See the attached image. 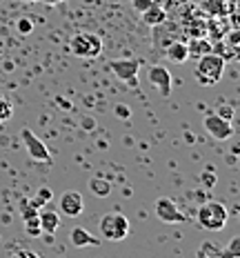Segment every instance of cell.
I'll list each match as a JSON object with an SVG mask.
<instances>
[{"label":"cell","instance_id":"cell-12","mask_svg":"<svg viewBox=\"0 0 240 258\" xmlns=\"http://www.w3.org/2000/svg\"><path fill=\"white\" fill-rule=\"evenodd\" d=\"M38 218H40V227H42V234L47 236H53L60 227V216L51 209H45V212H38Z\"/></svg>","mask_w":240,"mask_h":258},{"label":"cell","instance_id":"cell-33","mask_svg":"<svg viewBox=\"0 0 240 258\" xmlns=\"http://www.w3.org/2000/svg\"><path fill=\"white\" fill-rule=\"evenodd\" d=\"M25 3H38V0H25Z\"/></svg>","mask_w":240,"mask_h":258},{"label":"cell","instance_id":"cell-25","mask_svg":"<svg viewBox=\"0 0 240 258\" xmlns=\"http://www.w3.org/2000/svg\"><path fill=\"white\" fill-rule=\"evenodd\" d=\"M216 114L220 116V118H225V120H231L233 114H236V109H233L231 105H220V107H218V111H216Z\"/></svg>","mask_w":240,"mask_h":258},{"label":"cell","instance_id":"cell-13","mask_svg":"<svg viewBox=\"0 0 240 258\" xmlns=\"http://www.w3.org/2000/svg\"><path fill=\"white\" fill-rule=\"evenodd\" d=\"M211 40H207L205 36H198V38H191L187 42V53H189V58H200L205 53H211Z\"/></svg>","mask_w":240,"mask_h":258},{"label":"cell","instance_id":"cell-19","mask_svg":"<svg viewBox=\"0 0 240 258\" xmlns=\"http://www.w3.org/2000/svg\"><path fill=\"white\" fill-rule=\"evenodd\" d=\"M198 256H205V258H222V256H225V249H222V247H218V245H213V243H205L198 249Z\"/></svg>","mask_w":240,"mask_h":258},{"label":"cell","instance_id":"cell-26","mask_svg":"<svg viewBox=\"0 0 240 258\" xmlns=\"http://www.w3.org/2000/svg\"><path fill=\"white\" fill-rule=\"evenodd\" d=\"M18 31H20V34H31V31H34V23H31V20L29 18H20L18 20Z\"/></svg>","mask_w":240,"mask_h":258},{"label":"cell","instance_id":"cell-10","mask_svg":"<svg viewBox=\"0 0 240 258\" xmlns=\"http://www.w3.org/2000/svg\"><path fill=\"white\" fill-rule=\"evenodd\" d=\"M60 212L65 214V216H80L85 209V201H83V194L80 191H65L60 196Z\"/></svg>","mask_w":240,"mask_h":258},{"label":"cell","instance_id":"cell-20","mask_svg":"<svg viewBox=\"0 0 240 258\" xmlns=\"http://www.w3.org/2000/svg\"><path fill=\"white\" fill-rule=\"evenodd\" d=\"M189 27H191V29H187V31H189L191 38H198V36H207V29H209V25H207L205 20H191Z\"/></svg>","mask_w":240,"mask_h":258},{"label":"cell","instance_id":"cell-2","mask_svg":"<svg viewBox=\"0 0 240 258\" xmlns=\"http://www.w3.org/2000/svg\"><path fill=\"white\" fill-rule=\"evenodd\" d=\"M229 220V212L222 203L218 201H205L198 209V225L209 232H220L227 227Z\"/></svg>","mask_w":240,"mask_h":258},{"label":"cell","instance_id":"cell-28","mask_svg":"<svg viewBox=\"0 0 240 258\" xmlns=\"http://www.w3.org/2000/svg\"><path fill=\"white\" fill-rule=\"evenodd\" d=\"M116 114H118L120 118H129V109H127V107H122V105H118V107H116Z\"/></svg>","mask_w":240,"mask_h":258},{"label":"cell","instance_id":"cell-31","mask_svg":"<svg viewBox=\"0 0 240 258\" xmlns=\"http://www.w3.org/2000/svg\"><path fill=\"white\" fill-rule=\"evenodd\" d=\"M83 127L92 129V127H94V120H92V118H83Z\"/></svg>","mask_w":240,"mask_h":258},{"label":"cell","instance_id":"cell-7","mask_svg":"<svg viewBox=\"0 0 240 258\" xmlns=\"http://www.w3.org/2000/svg\"><path fill=\"white\" fill-rule=\"evenodd\" d=\"M156 216L163 220V223H169V225H176V223H187V216L178 209V205L172 201V198H158L156 201V207H153Z\"/></svg>","mask_w":240,"mask_h":258},{"label":"cell","instance_id":"cell-4","mask_svg":"<svg viewBox=\"0 0 240 258\" xmlns=\"http://www.w3.org/2000/svg\"><path fill=\"white\" fill-rule=\"evenodd\" d=\"M100 234H103L107 240L118 243V240L127 238V234H129V220L118 212L105 214V216L100 218Z\"/></svg>","mask_w":240,"mask_h":258},{"label":"cell","instance_id":"cell-27","mask_svg":"<svg viewBox=\"0 0 240 258\" xmlns=\"http://www.w3.org/2000/svg\"><path fill=\"white\" fill-rule=\"evenodd\" d=\"M131 3H133V9L142 14V12H145V9H149V7H151V5L156 3V0H131Z\"/></svg>","mask_w":240,"mask_h":258},{"label":"cell","instance_id":"cell-3","mask_svg":"<svg viewBox=\"0 0 240 258\" xmlns=\"http://www.w3.org/2000/svg\"><path fill=\"white\" fill-rule=\"evenodd\" d=\"M69 49L78 58H96L103 53V38L96 34H89V31H83V34H76L71 38Z\"/></svg>","mask_w":240,"mask_h":258},{"label":"cell","instance_id":"cell-18","mask_svg":"<svg viewBox=\"0 0 240 258\" xmlns=\"http://www.w3.org/2000/svg\"><path fill=\"white\" fill-rule=\"evenodd\" d=\"M25 232L27 236H31V238H38L42 236V227H40V218L38 216H31V218H25Z\"/></svg>","mask_w":240,"mask_h":258},{"label":"cell","instance_id":"cell-16","mask_svg":"<svg viewBox=\"0 0 240 258\" xmlns=\"http://www.w3.org/2000/svg\"><path fill=\"white\" fill-rule=\"evenodd\" d=\"M167 56H169V60L176 62V64L187 62V58H189V53H187V42H180V40L169 42V47H167Z\"/></svg>","mask_w":240,"mask_h":258},{"label":"cell","instance_id":"cell-1","mask_svg":"<svg viewBox=\"0 0 240 258\" xmlns=\"http://www.w3.org/2000/svg\"><path fill=\"white\" fill-rule=\"evenodd\" d=\"M196 78H198L200 85H205V87H211V85H216L218 80L222 78V72H225V58L218 56V53H205V56L196 58Z\"/></svg>","mask_w":240,"mask_h":258},{"label":"cell","instance_id":"cell-9","mask_svg":"<svg viewBox=\"0 0 240 258\" xmlns=\"http://www.w3.org/2000/svg\"><path fill=\"white\" fill-rule=\"evenodd\" d=\"M20 136H23V143H25V147H27V152H29L31 158H36V160H45V163H49L51 160V154H49V149H47V145L40 141L38 136H36L31 129H23L20 132Z\"/></svg>","mask_w":240,"mask_h":258},{"label":"cell","instance_id":"cell-8","mask_svg":"<svg viewBox=\"0 0 240 258\" xmlns=\"http://www.w3.org/2000/svg\"><path fill=\"white\" fill-rule=\"evenodd\" d=\"M147 78L149 83L153 85L163 98H169V94H172V74H169L167 67H163V64H153V67H149L147 72Z\"/></svg>","mask_w":240,"mask_h":258},{"label":"cell","instance_id":"cell-21","mask_svg":"<svg viewBox=\"0 0 240 258\" xmlns=\"http://www.w3.org/2000/svg\"><path fill=\"white\" fill-rule=\"evenodd\" d=\"M38 212H40V207L38 205H34V201H29V203H23L20 205V216H23V220L25 218H31V216H38Z\"/></svg>","mask_w":240,"mask_h":258},{"label":"cell","instance_id":"cell-32","mask_svg":"<svg viewBox=\"0 0 240 258\" xmlns=\"http://www.w3.org/2000/svg\"><path fill=\"white\" fill-rule=\"evenodd\" d=\"M47 5H58V3H62V0H45Z\"/></svg>","mask_w":240,"mask_h":258},{"label":"cell","instance_id":"cell-24","mask_svg":"<svg viewBox=\"0 0 240 258\" xmlns=\"http://www.w3.org/2000/svg\"><path fill=\"white\" fill-rule=\"evenodd\" d=\"M51 196H53V194H51V189H49V187H40L38 196L34 198V205L42 207V205H45V203H49V201H51Z\"/></svg>","mask_w":240,"mask_h":258},{"label":"cell","instance_id":"cell-11","mask_svg":"<svg viewBox=\"0 0 240 258\" xmlns=\"http://www.w3.org/2000/svg\"><path fill=\"white\" fill-rule=\"evenodd\" d=\"M142 23L149 27H160L167 23V9H163L158 3H153L149 9L142 12Z\"/></svg>","mask_w":240,"mask_h":258},{"label":"cell","instance_id":"cell-6","mask_svg":"<svg viewBox=\"0 0 240 258\" xmlns=\"http://www.w3.org/2000/svg\"><path fill=\"white\" fill-rule=\"evenodd\" d=\"M109 69L116 74V78L125 80L127 85H138V69H140V62L131 60V58H120V60H111Z\"/></svg>","mask_w":240,"mask_h":258},{"label":"cell","instance_id":"cell-5","mask_svg":"<svg viewBox=\"0 0 240 258\" xmlns=\"http://www.w3.org/2000/svg\"><path fill=\"white\" fill-rule=\"evenodd\" d=\"M202 127H205L207 134H211L216 141H229L233 136V125L231 120H225L218 114H211V116H205L202 118Z\"/></svg>","mask_w":240,"mask_h":258},{"label":"cell","instance_id":"cell-15","mask_svg":"<svg viewBox=\"0 0 240 258\" xmlns=\"http://www.w3.org/2000/svg\"><path fill=\"white\" fill-rule=\"evenodd\" d=\"M200 7H202V12L216 16V18H222L225 14L231 12V5H229V0H205Z\"/></svg>","mask_w":240,"mask_h":258},{"label":"cell","instance_id":"cell-29","mask_svg":"<svg viewBox=\"0 0 240 258\" xmlns=\"http://www.w3.org/2000/svg\"><path fill=\"white\" fill-rule=\"evenodd\" d=\"M202 182H205V185H213V182H216V178H213V174H202Z\"/></svg>","mask_w":240,"mask_h":258},{"label":"cell","instance_id":"cell-22","mask_svg":"<svg viewBox=\"0 0 240 258\" xmlns=\"http://www.w3.org/2000/svg\"><path fill=\"white\" fill-rule=\"evenodd\" d=\"M225 256L227 258H238L240 256V236H233L229 240V245L225 247Z\"/></svg>","mask_w":240,"mask_h":258},{"label":"cell","instance_id":"cell-14","mask_svg":"<svg viewBox=\"0 0 240 258\" xmlns=\"http://www.w3.org/2000/svg\"><path fill=\"white\" fill-rule=\"evenodd\" d=\"M69 238H71V245H73V247L98 245V238H96L94 234H89L85 227H73V229H71V234H69Z\"/></svg>","mask_w":240,"mask_h":258},{"label":"cell","instance_id":"cell-23","mask_svg":"<svg viewBox=\"0 0 240 258\" xmlns=\"http://www.w3.org/2000/svg\"><path fill=\"white\" fill-rule=\"evenodd\" d=\"M12 114H14L12 103H9L7 98H3V96H0V122L9 120V118H12Z\"/></svg>","mask_w":240,"mask_h":258},{"label":"cell","instance_id":"cell-17","mask_svg":"<svg viewBox=\"0 0 240 258\" xmlns=\"http://www.w3.org/2000/svg\"><path fill=\"white\" fill-rule=\"evenodd\" d=\"M89 189H92L94 196L105 198V196H109V194H111V182L105 180V178H92V182H89Z\"/></svg>","mask_w":240,"mask_h":258},{"label":"cell","instance_id":"cell-30","mask_svg":"<svg viewBox=\"0 0 240 258\" xmlns=\"http://www.w3.org/2000/svg\"><path fill=\"white\" fill-rule=\"evenodd\" d=\"M18 256H23V258H27V256H29V258H36L38 254H36V251H29V249H23V251H18Z\"/></svg>","mask_w":240,"mask_h":258}]
</instances>
